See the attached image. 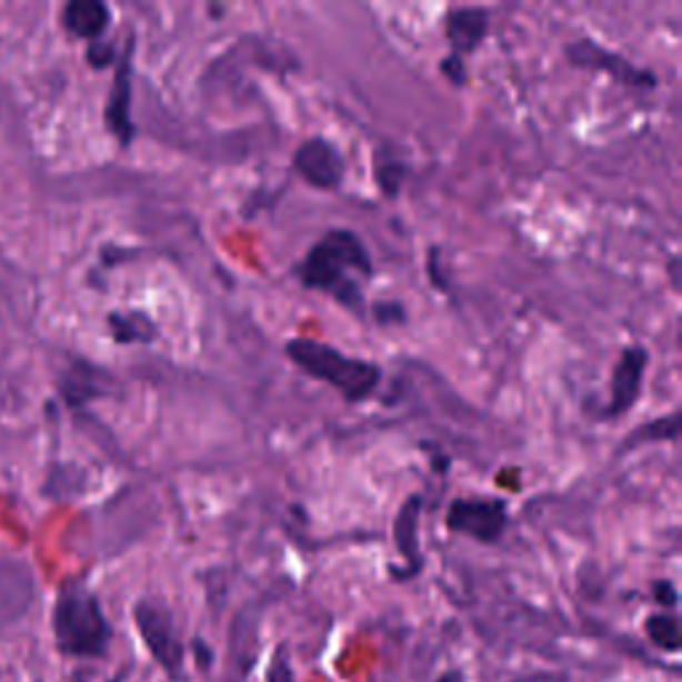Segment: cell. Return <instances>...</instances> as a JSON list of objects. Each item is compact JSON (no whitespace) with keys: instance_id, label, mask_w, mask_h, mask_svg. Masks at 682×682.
I'll return each mask as SVG.
<instances>
[{"instance_id":"3957f363","label":"cell","mask_w":682,"mask_h":682,"mask_svg":"<svg viewBox=\"0 0 682 682\" xmlns=\"http://www.w3.org/2000/svg\"><path fill=\"white\" fill-rule=\"evenodd\" d=\"M53 638L67 656H102L110 645V624L89 586L70 581L53 608Z\"/></svg>"},{"instance_id":"5bb4252c","label":"cell","mask_w":682,"mask_h":682,"mask_svg":"<svg viewBox=\"0 0 682 682\" xmlns=\"http://www.w3.org/2000/svg\"><path fill=\"white\" fill-rule=\"evenodd\" d=\"M107 325L118 344H152L158 339L156 320L144 312H112Z\"/></svg>"},{"instance_id":"8fae6325","label":"cell","mask_w":682,"mask_h":682,"mask_svg":"<svg viewBox=\"0 0 682 682\" xmlns=\"http://www.w3.org/2000/svg\"><path fill=\"white\" fill-rule=\"evenodd\" d=\"M488 11L478 9V6H459L445 13V38L457 57L478 51L488 36Z\"/></svg>"},{"instance_id":"ffe728a7","label":"cell","mask_w":682,"mask_h":682,"mask_svg":"<svg viewBox=\"0 0 682 682\" xmlns=\"http://www.w3.org/2000/svg\"><path fill=\"white\" fill-rule=\"evenodd\" d=\"M392 310H394V323H403V320H405L403 307L394 304ZM377 312H379V323H390V307H377Z\"/></svg>"},{"instance_id":"2e32d148","label":"cell","mask_w":682,"mask_h":682,"mask_svg":"<svg viewBox=\"0 0 682 682\" xmlns=\"http://www.w3.org/2000/svg\"><path fill=\"white\" fill-rule=\"evenodd\" d=\"M648 634L653 638V643L666 648V651H678L680 648V624L678 619L670 613H656V616L648 619Z\"/></svg>"},{"instance_id":"7c38bea8","label":"cell","mask_w":682,"mask_h":682,"mask_svg":"<svg viewBox=\"0 0 682 682\" xmlns=\"http://www.w3.org/2000/svg\"><path fill=\"white\" fill-rule=\"evenodd\" d=\"M110 24V9L99 0H72L64 6V27L76 38L99 40Z\"/></svg>"},{"instance_id":"9c48e42d","label":"cell","mask_w":682,"mask_h":682,"mask_svg":"<svg viewBox=\"0 0 682 682\" xmlns=\"http://www.w3.org/2000/svg\"><path fill=\"white\" fill-rule=\"evenodd\" d=\"M131 53H133V40H129L123 57L118 59L116 80H112V91L110 99H107V110H104V120L107 126H110L112 137L126 147H129L133 142V137H137V129H133L131 120Z\"/></svg>"},{"instance_id":"e0dca14e","label":"cell","mask_w":682,"mask_h":682,"mask_svg":"<svg viewBox=\"0 0 682 682\" xmlns=\"http://www.w3.org/2000/svg\"><path fill=\"white\" fill-rule=\"evenodd\" d=\"M377 158H384V163H379V160H377V182H379L381 190L387 192V195L394 198V195H398L400 184H403L405 166L403 163H392L390 156H387L384 150H379Z\"/></svg>"},{"instance_id":"ac0fdd59","label":"cell","mask_w":682,"mask_h":682,"mask_svg":"<svg viewBox=\"0 0 682 682\" xmlns=\"http://www.w3.org/2000/svg\"><path fill=\"white\" fill-rule=\"evenodd\" d=\"M89 62L91 67H97V70H104V67H110L116 62V46L104 43V40H93L89 46Z\"/></svg>"},{"instance_id":"52a82bcc","label":"cell","mask_w":682,"mask_h":682,"mask_svg":"<svg viewBox=\"0 0 682 682\" xmlns=\"http://www.w3.org/2000/svg\"><path fill=\"white\" fill-rule=\"evenodd\" d=\"M648 360H651V354H648L645 347L640 344L626 347V350L621 352V358L616 360L611 373V400H608V405L603 408L600 417L619 419L632 411L634 403H638L640 392H643Z\"/></svg>"},{"instance_id":"30bf717a","label":"cell","mask_w":682,"mask_h":682,"mask_svg":"<svg viewBox=\"0 0 682 682\" xmlns=\"http://www.w3.org/2000/svg\"><path fill=\"white\" fill-rule=\"evenodd\" d=\"M36 594L30 568L24 563H0V632L24 616Z\"/></svg>"},{"instance_id":"7a4b0ae2","label":"cell","mask_w":682,"mask_h":682,"mask_svg":"<svg viewBox=\"0 0 682 682\" xmlns=\"http://www.w3.org/2000/svg\"><path fill=\"white\" fill-rule=\"evenodd\" d=\"M285 354L307 377L325 381L347 403H363L379 390L381 368L373 360L352 358L315 339H289Z\"/></svg>"},{"instance_id":"ba28073f","label":"cell","mask_w":682,"mask_h":682,"mask_svg":"<svg viewBox=\"0 0 682 682\" xmlns=\"http://www.w3.org/2000/svg\"><path fill=\"white\" fill-rule=\"evenodd\" d=\"M293 171L315 190H337L344 179V158L329 139L312 137L293 152Z\"/></svg>"},{"instance_id":"44dd1931","label":"cell","mask_w":682,"mask_h":682,"mask_svg":"<svg viewBox=\"0 0 682 682\" xmlns=\"http://www.w3.org/2000/svg\"><path fill=\"white\" fill-rule=\"evenodd\" d=\"M656 598H659V600H664L666 605H674V600H678V594H674L670 581H661V584H656Z\"/></svg>"},{"instance_id":"5b68a950","label":"cell","mask_w":682,"mask_h":682,"mask_svg":"<svg viewBox=\"0 0 682 682\" xmlns=\"http://www.w3.org/2000/svg\"><path fill=\"white\" fill-rule=\"evenodd\" d=\"M507 523H510V512L501 499L493 497H470L451 501L445 514V525L451 531L464 533L483 544H493L501 539Z\"/></svg>"},{"instance_id":"d6986e66","label":"cell","mask_w":682,"mask_h":682,"mask_svg":"<svg viewBox=\"0 0 682 682\" xmlns=\"http://www.w3.org/2000/svg\"><path fill=\"white\" fill-rule=\"evenodd\" d=\"M440 72L451 80L453 86H464L467 83V64L464 59L457 57V53H451V57H445L443 62H440Z\"/></svg>"},{"instance_id":"8992f818","label":"cell","mask_w":682,"mask_h":682,"mask_svg":"<svg viewBox=\"0 0 682 682\" xmlns=\"http://www.w3.org/2000/svg\"><path fill=\"white\" fill-rule=\"evenodd\" d=\"M565 57L573 67H581V70L605 72V76L621 80V83H626L630 89L653 91L659 83L653 72L643 70V67H634L630 59L619 57V53L605 49V46L594 43V40H590V38L571 40V43L565 46Z\"/></svg>"},{"instance_id":"277c9868","label":"cell","mask_w":682,"mask_h":682,"mask_svg":"<svg viewBox=\"0 0 682 682\" xmlns=\"http://www.w3.org/2000/svg\"><path fill=\"white\" fill-rule=\"evenodd\" d=\"M133 619H137L139 634H142L144 645L150 648L152 659L169 672V678L182 680L184 648L171 608L156 598H144L133 608Z\"/></svg>"},{"instance_id":"6da1fadb","label":"cell","mask_w":682,"mask_h":682,"mask_svg":"<svg viewBox=\"0 0 682 682\" xmlns=\"http://www.w3.org/2000/svg\"><path fill=\"white\" fill-rule=\"evenodd\" d=\"M371 275L373 262L365 243L358 232L341 230V227L318 238L297 267V278L304 289L329 293L354 315H363V285Z\"/></svg>"},{"instance_id":"9a60e30c","label":"cell","mask_w":682,"mask_h":682,"mask_svg":"<svg viewBox=\"0 0 682 682\" xmlns=\"http://www.w3.org/2000/svg\"><path fill=\"white\" fill-rule=\"evenodd\" d=\"M678 434H680V417H678V411H672L670 417L653 419V421H648L645 427H640V430H634L630 438L621 443V448L630 451V448H638L643 443H659V440H670V443H674Z\"/></svg>"},{"instance_id":"4fadbf2b","label":"cell","mask_w":682,"mask_h":682,"mask_svg":"<svg viewBox=\"0 0 682 682\" xmlns=\"http://www.w3.org/2000/svg\"><path fill=\"white\" fill-rule=\"evenodd\" d=\"M421 504H424V499H421L419 493H413V497H408L403 501V507H400V512H398V520H394V541H398L400 552L411 560V571L408 573H417L421 568L419 536H417Z\"/></svg>"}]
</instances>
